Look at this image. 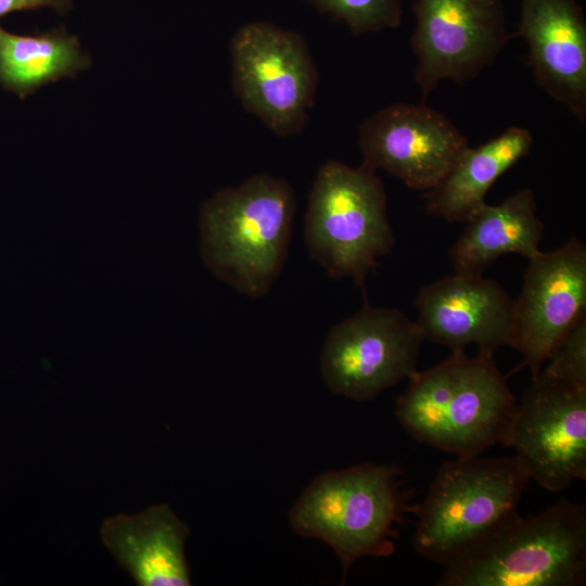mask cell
Wrapping results in <instances>:
<instances>
[{
  "mask_svg": "<svg viewBox=\"0 0 586 586\" xmlns=\"http://www.w3.org/2000/svg\"><path fill=\"white\" fill-rule=\"evenodd\" d=\"M408 380L395 415L415 440L457 457L501 443L518 402L492 354L451 351Z\"/></svg>",
  "mask_w": 586,
  "mask_h": 586,
  "instance_id": "1",
  "label": "cell"
},
{
  "mask_svg": "<svg viewBox=\"0 0 586 586\" xmlns=\"http://www.w3.org/2000/svg\"><path fill=\"white\" fill-rule=\"evenodd\" d=\"M295 208L291 184L267 174L218 190L200 211L205 266L241 294H267L286 259Z\"/></svg>",
  "mask_w": 586,
  "mask_h": 586,
  "instance_id": "2",
  "label": "cell"
},
{
  "mask_svg": "<svg viewBox=\"0 0 586 586\" xmlns=\"http://www.w3.org/2000/svg\"><path fill=\"white\" fill-rule=\"evenodd\" d=\"M586 507L561 498L536 515L518 512L445 566L441 586H582Z\"/></svg>",
  "mask_w": 586,
  "mask_h": 586,
  "instance_id": "3",
  "label": "cell"
},
{
  "mask_svg": "<svg viewBox=\"0 0 586 586\" xmlns=\"http://www.w3.org/2000/svg\"><path fill=\"white\" fill-rule=\"evenodd\" d=\"M397 464L364 463L327 471L305 488L289 512L294 532L329 545L345 577L364 557H388L411 495Z\"/></svg>",
  "mask_w": 586,
  "mask_h": 586,
  "instance_id": "4",
  "label": "cell"
},
{
  "mask_svg": "<svg viewBox=\"0 0 586 586\" xmlns=\"http://www.w3.org/2000/svg\"><path fill=\"white\" fill-rule=\"evenodd\" d=\"M531 480L513 457L461 456L443 463L424 500L412 507L420 556L446 566L518 512Z\"/></svg>",
  "mask_w": 586,
  "mask_h": 586,
  "instance_id": "5",
  "label": "cell"
},
{
  "mask_svg": "<svg viewBox=\"0 0 586 586\" xmlns=\"http://www.w3.org/2000/svg\"><path fill=\"white\" fill-rule=\"evenodd\" d=\"M305 242L329 277L351 278L366 296L367 275L395 245L386 193L375 171L326 162L309 192Z\"/></svg>",
  "mask_w": 586,
  "mask_h": 586,
  "instance_id": "6",
  "label": "cell"
},
{
  "mask_svg": "<svg viewBox=\"0 0 586 586\" xmlns=\"http://www.w3.org/2000/svg\"><path fill=\"white\" fill-rule=\"evenodd\" d=\"M232 85L243 107L276 135L300 132L315 102L318 73L304 38L270 22L232 37Z\"/></svg>",
  "mask_w": 586,
  "mask_h": 586,
  "instance_id": "7",
  "label": "cell"
},
{
  "mask_svg": "<svg viewBox=\"0 0 586 586\" xmlns=\"http://www.w3.org/2000/svg\"><path fill=\"white\" fill-rule=\"evenodd\" d=\"M423 341L403 311L365 306L328 332L320 358L327 386L337 395L372 399L417 371Z\"/></svg>",
  "mask_w": 586,
  "mask_h": 586,
  "instance_id": "8",
  "label": "cell"
},
{
  "mask_svg": "<svg viewBox=\"0 0 586 586\" xmlns=\"http://www.w3.org/2000/svg\"><path fill=\"white\" fill-rule=\"evenodd\" d=\"M412 13L415 80L423 99L442 80L476 77L512 38L501 0H416Z\"/></svg>",
  "mask_w": 586,
  "mask_h": 586,
  "instance_id": "9",
  "label": "cell"
},
{
  "mask_svg": "<svg viewBox=\"0 0 586 586\" xmlns=\"http://www.w3.org/2000/svg\"><path fill=\"white\" fill-rule=\"evenodd\" d=\"M550 492L586 479V387L531 379L501 441Z\"/></svg>",
  "mask_w": 586,
  "mask_h": 586,
  "instance_id": "10",
  "label": "cell"
},
{
  "mask_svg": "<svg viewBox=\"0 0 586 586\" xmlns=\"http://www.w3.org/2000/svg\"><path fill=\"white\" fill-rule=\"evenodd\" d=\"M586 317V246L571 237L562 246L528 259L514 300L509 346L534 379L557 346Z\"/></svg>",
  "mask_w": 586,
  "mask_h": 586,
  "instance_id": "11",
  "label": "cell"
},
{
  "mask_svg": "<svg viewBox=\"0 0 586 586\" xmlns=\"http://www.w3.org/2000/svg\"><path fill=\"white\" fill-rule=\"evenodd\" d=\"M362 167L382 169L408 188L429 191L468 146L467 138L443 113L424 104L394 103L359 127Z\"/></svg>",
  "mask_w": 586,
  "mask_h": 586,
  "instance_id": "12",
  "label": "cell"
},
{
  "mask_svg": "<svg viewBox=\"0 0 586 586\" xmlns=\"http://www.w3.org/2000/svg\"><path fill=\"white\" fill-rule=\"evenodd\" d=\"M423 340L492 354L509 345L514 300L494 279L455 272L423 285L415 301Z\"/></svg>",
  "mask_w": 586,
  "mask_h": 586,
  "instance_id": "13",
  "label": "cell"
},
{
  "mask_svg": "<svg viewBox=\"0 0 586 586\" xmlns=\"http://www.w3.org/2000/svg\"><path fill=\"white\" fill-rule=\"evenodd\" d=\"M537 85L586 120V20L576 0H521L517 33Z\"/></svg>",
  "mask_w": 586,
  "mask_h": 586,
  "instance_id": "14",
  "label": "cell"
},
{
  "mask_svg": "<svg viewBox=\"0 0 586 586\" xmlns=\"http://www.w3.org/2000/svg\"><path fill=\"white\" fill-rule=\"evenodd\" d=\"M190 530L168 505L104 520L100 535L118 565L139 586H189L184 544Z\"/></svg>",
  "mask_w": 586,
  "mask_h": 586,
  "instance_id": "15",
  "label": "cell"
},
{
  "mask_svg": "<svg viewBox=\"0 0 586 586\" xmlns=\"http://www.w3.org/2000/svg\"><path fill=\"white\" fill-rule=\"evenodd\" d=\"M449 251L454 271L483 275L500 256L537 255L545 225L537 216L534 192L524 188L498 205L484 204L466 222Z\"/></svg>",
  "mask_w": 586,
  "mask_h": 586,
  "instance_id": "16",
  "label": "cell"
},
{
  "mask_svg": "<svg viewBox=\"0 0 586 586\" xmlns=\"http://www.w3.org/2000/svg\"><path fill=\"white\" fill-rule=\"evenodd\" d=\"M532 144L527 129L512 126L477 148L468 145L445 177L424 194L426 213L448 224H464L485 204L495 181L525 157Z\"/></svg>",
  "mask_w": 586,
  "mask_h": 586,
  "instance_id": "17",
  "label": "cell"
},
{
  "mask_svg": "<svg viewBox=\"0 0 586 586\" xmlns=\"http://www.w3.org/2000/svg\"><path fill=\"white\" fill-rule=\"evenodd\" d=\"M90 58L64 27L17 35L0 25V85L20 98L88 68Z\"/></svg>",
  "mask_w": 586,
  "mask_h": 586,
  "instance_id": "18",
  "label": "cell"
},
{
  "mask_svg": "<svg viewBox=\"0 0 586 586\" xmlns=\"http://www.w3.org/2000/svg\"><path fill=\"white\" fill-rule=\"evenodd\" d=\"M320 13L344 23L353 35L396 28L402 23V0H305Z\"/></svg>",
  "mask_w": 586,
  "mask_h": 586,
  "instance_id": "19",
  "label": "cell"
},
{
  "mask_svg": "<svg viewBox=\"0 0 586 586\" xmlns=\"http://www.w3.org/2000/svg\"><path fill=\"white\" fill-rule=\"evenodd\" d=\"M548 360V366L538 374L586 387V317L568 333Z\"/></svg>",
  "mask_w": 586,
  "mask_h": 586,
  "instance_id": "20",
  "label": "cell"
},
{
  "mask_svg": "<svg viewBox=\"0 0 586 586\" xmlns=\"http://www.w3.org/2000/svg\"><path fill=\"white\" fill-rule=\"evenodd\" d=\"M73 7V0H0V18L17 11L51 8L61 14Z\"/></svg>",
  "mask_w": 586,
  "mask_h": 586,
  "instance_id": "21",
  "label": "cell"
}]
</instances>
